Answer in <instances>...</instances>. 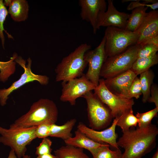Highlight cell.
Returning a JSON list of instances; mask_svg holds the SVG:
<instances>
[{
    "label": "cell",
    "instance_id": "6da1fadb",
    "mask_svg": "<svg viewBox=\"0 0 158 158\" xmlns=\"http://www.w3.org/2000/svg\"><path fill=\"white\" fill-rule=\"evenodd\" d=\"M131 128L123 132L117 141L118 146L124 149L121 158H141L155 147L158 128L151 124L136 129Z\"/></svg>",
    "mask_w": 158,
    "mask_h": 158
},
{
    "label": "cell",
    "instance_id": "7a4b0ae2",
    "mask_svg": "<svg viewBox=\"0 0 158 158\" xmlns=\"http://www.w3.org/2000/svg\"><path fill=\"white\" fill-rule=\"evenodd\" d=\"M58 115V109L53 101L48 99H41L34 103L26 113L11 124L16 127L27 128L37 126L44 123L55 124Z\"/></svg>",
    "mask_w": 158,
    "mask_h": 158
},
{
    "label": "cell",
    "instance_id": "3957f363",
    "mask_svg": "<svg viewBox=\"0 0 158 158\" xmlns=\"http://www.w3.org/2000/svg\"><path fill=\"white\" fill-rule=\"evenodd\" d=\"M91 48L90 44H82L63 57L55 70L56 81L65 82L83 75V71L87 65L85 54Z\"/></svg>",
    "mask_w": 158,
    "mask_h": 158
},
{
    "label": "cell",
    "instance_id": "277c9868",
    "mask_svg": "<svg viewBox=\"0 0 158 158\" xmlns=\"http://www.w3.org/2000/svg\"><path fill=\"white\" fill-rule=\"evenodd\" d=\"M37 127L24 128L11 124L7 129L0 126V142L10 147L18 158H22L25 155L27 146L37 138Z\"/></svg>",
    "mask_w": 158,
    "mask_h": 158
},
{
    "label": "cell",
    "instance_id": "5b68a950",
    "mask_svg": "<svg viewBox=\"0 0 158 158\" xmlns=\"http://www.w3.org/2000/svg\"><path fill=\"white\" fill-rule=\"evenodd\" d=\"M139 34L118 27H107L105 31L104 49L107 58L118 54L136 44Z\"/></svg>",
    "mask_w": 158,
    "mask_h": 158
},
{
    "label": "cell",
    "instance_id": "8992f818",
    "mask_svg": "<svg viewBox=\"0 0 158 158\" xmlns=\"http://www.w3.org/2000/svg\"><path fill=\"white\" fill-rule=\"evenodd\" d=\"M140 47L135 44L118 54L107 57L102 67L100 77L108 79L130 69L137 58Z\"/></svg>",
    "mask_w": 158,
    "mask_h": 158
},
{
    "label": "cell",
    "instance_id": "52a82bcc",
    "mask_svg": "<svg viewBox=\"0 0 158 158\" xmlns=\"http://www.w3.org/2000/svg\"><path fill=\"white\" fill-rule=\"evenodd\" d=\"M82 97L87 102L88 118L91 128L99 130L109 126L113 118L109 108L92 91L87 92Z\"/></svg>",
    "mask_w": 158,
    "mask_h": 158
},
{
    "label": "cell",
    "instance_id": "ba28073f",
    "mask_svg": "<svg viewBox=\"0 0 158 158\" xmlns=\"http://www.w3.org/2000/svg\"><path fill=\"white\" fill-rule=\"evenodd\" d=\"M15 61L23 68L24 72L20 78L9 87L0 90V104L2 106L6 104L8 96L12 92L25 84L36 81L41 85H46L49 82V78L47 75L36 74L32 72L31 69L32 60L30 57L27 60L28 63L26 65V61L20 56H18Z\"/></svg>",
    "mask_w": 158,
    "mask_h": 158
},
{
    "label": "cell",
    "instance_id": "9c48e42d",
    "mask_svg": "<svg viewBox=\"0 0 158 158\" xmlns=\"http://www.w3.org/2000/svg\"><path fill=\"white\" fill-rule=\"evenodd\" d=\"M104 79H100L99 84L94 89V93L100 100L110 109L115 118L126 111L132 109L134 102L133 99L121 97L111 93L104 84Z\"/></svg>",
    "mask_w": 158,
    "mask_h": 158
},
{
    "label": "cell",
    "instance_id": "30bf717a",
    "mask_svg": "<svg viewBox=\"0 0 158 158\" xmlns=\"http://www.w3.org/2000/svg\"><path fill=\"white\" fill-rule=\"evenodd\" d=\"M62 87L60 100L63 102H68L72 106L75 105L78 98L82 97L96 87L86 78L84 74L79 77L62 82Z\"/></svg>",
    "mask_w": 158,
    "mask_h": 158
},
{
    "label": "cell",
    "instance_id": "8fae6325",
    "mask_svg": "<svg viewBox=\"0 0 158 158\" xmlns=\"http://www.w3.org/2000/svg\"><path fill=\"white\" fill-rule=\"evenodd\" d=\"M105 38L104 37L98 46L93 50H89L85 54L88 66L85 75L96 87L99 84L102 67L107 58L105 51Z\"/></svg>",
    "mask_w": 158,
    "mask_h": 158
},
{
    "label": "cell",
    "instance_id": "7c38bea8",
    "mask_svg": "<svg viewBox=\"0 0 158 158\" xmlns=\"http://www.w3.org/2000/svg\"><path fill=\"white\" fill-rule=\"evenodd\" d=\"M108 9L100 12L98 15V30L101 27L113 26L125 29L129 14L118 11L114 6L112 0H108Z\"/></svg>",
    "mask_w": 158,
    "mask_h": 158
},
{
    "label": "cell",
    "instance_id": "4fadbf2b",
    "mask_svg": "<svg viewBox=\"0 0 158 158\" xmlns=\"http://www.w3.org/2000/svg\"><path fill=\"white\" fill-rule=\"evenodd\" d=\"M117 120V117L115 118L111 126L102 131L89 128L81 122L79 123L77 128L91 139L99 142L107 143L115 149H118L117 144L118 135L116 132Z\"/></svg>",
    "mask_w": 158,
    "mask_h": 158
},
{
    "label": "cell",
    "instance_id": "5bb4252c",
    "mask_svg": "<svg viewBox=\"0 0 158 158\" xmlns=\"http://www.w3.org/2000/svg\"><path fill=\"white\" fill-rule=\"evenodd\" d=\"M80 16L83 20L90 23L93 33L95 34L98 30V16L100 12L106 11L107 3L105 0H80Z\"/></svg>",
    "mask_w": 158,
    "mask_h": 158
},
{
    "label": "cell",
    "instance_id": "9a60e30c",
    "mask_svg": "<svg viewBox=\"0 0 158 158\" xmlns=\"http://www.w3.org/2000/svg\"><path fill=\"white\" fill-rule=\"evenodd\" d=\"M137 75L130 69L114 77L104 79L107 89L113 94L128 99V90Z\"/></svg>",
    "mask_w": 158,
    "mask_h": 158
},
{
    "label": "cell",
    "instance_id": "2e32d148",
    "mask_svg": "<svg viewBox=\"0 0 158 158\" xmlns=\"http://www.w3.org/2000/svg\"><path fill=\"white\" fill-rule=\"evenodd\" d=\"M137 30L139 34L136 43L138 45L158 35V11L152 10L147 13L142 23Z\"/></svg>",
    "mask_w": 158,
    "mask_h": 158
},
{
    "label": "cell",
    "instance_id": "e0dca14e",
    "mask_svg": "<svg viewBox=\"0 0 158 158\" xmlns=\"http://www.w3.org/2000/svg\"><path fill=\"white\" fill-rule=\"evenodd\" d=\"M75 133L74 137L64 141L66 145H72L89 151L107 144L99 142L91 139L78 129L75 131Z\"/></svg>",
    "mask_w": 158,
    "mask_h": 158
},
{
    "label": "cell",
    "instance_id": "ac0fdd59",
    "mask_svg": "<svg viewBox=\"0 0 158 158\" xmlns=\"http://www.w3.org/2000/svg\"><path fill=\"white\" fill-rule=\"evenodd\" d=\"M29 5L26 0H13L9 7V13L12 20L16 22L25 21L28 18Z\"/></svg>",
    "mask_w": 158,
    "mask_h": 158
},
{
    "label": "cell",
    "instance_id": "d6986e66",
    "mask_svg": "<svg viewBox=\"0 0 158 158\" xmlns=\"http://www.w3.org/2000/svg\"><path fill=\"white\" fill-rule=\"evenodd\" d=\"M148 8L142 6L132 10L128 15L125 29L132 32L137 31L142 23Z\"/></svg>",
    "mask_w": 158,
    "mask_h": 158
},
{
    "label": "cell",
    "instance_id": "ffe728a7",
    "mask_svg": "<svg viewBox=\"0 0 158 158\" xmlns=\"http://www.w3.org/2000/svg\"><path fill=\"white\" fill-rule=\"evenodd\" d=\"M75 118L67 121L63 124L59 126L55 124L51 125L50 136L59 138L64 141L72 137L71 131L76 122Z\"/></svg>",
    "mask_w": 158,
    "mask_h": 158
},
{
    "label": "cell",
    "instance_id": "44dd1931",
    "mask_svg": "<svg viewBox=\"0 0 158 158\" xmlns=\"http://www.w3.org/2000/svg\"><path fill=\"white\" fill-rule=\"evenodd\" d=\"M158 63V55L157 53L148 57L137 58L130 69L137 76Z\"/></svg>",
    "mask_w": 158,
    "mask_h": 158
},
{
    "label": "cell",
    "instance_id": "7402d4cb",
    "mask_svg": "<svg viewBox=\"0 0 158 158\" xmlns=\"http://www.w3.org/2000/svg\"><path fill=\"white\" fill-rule=\"evenodd\" d=\"M54 152L57 158H90L83 149L71 145L62 146Z\"/></svg>",
    "mask_w": 158,
    "mask_h": 158
},
{
    "label": "cell",
    "instance_id": "603a6c76",
    "mask_svg": "<svg viewBox=\"0 0 158 158\" xmlns=\"http://www.w3.org/2000/svg\"><path fill=\"white\" fill-rule=\"evenodd\" d=\"M154 77V72L150 69L140 74L139 79L142 95V101L144 103L147 102L150 97V88L153 84Z\"/></svg>",
    "mask_w": 158,
    "mask_h": 158
},
{
    "label": "cell",
    "instance_id": "cb8c5ba5",
    "mask_svg": "<svg viewBox=\"0 0 158 158\" xmlns=\"http://www.w3.org/2000/svg\"><path fill=\"white\" fill-rule=\"evenodd\" d=\"M116 117L117 119L116 126L120 127L122 132L138 125V120L134 115L132 109L126 111Z\"/></svg>",
    "mask_w": 158,
    "mask_h": 158
},
{
    "label": "cell",
    "instance_id": "d4e9b609",
    "mask_svg": "<svg viewBox=\"0 0 158 158\" xmlns=\"http://www.w3.org/2000/svg\"><path fill=\"white\" fill-rule=\"evenodd\" d=\"M108 144L89 151L93 158H121L122 153L118 149L111 150Z\"/></svg>",
    "mask_w": 158,
    "mask_h": 158
},
{
    "label": "cell",
    "instance_id": "484cf974",
    "mask_svg": "<svg viewBox=\"0 0 158 158\" xmlns=\"http://www.w3.org/2000/svg\"><path fill=\"white\" fill-rule=\"evenodd\" d=\"M18 56L16 53H14L9 61L6 62L0 61V81L5 82L11 75L14 73L16 65L15 59Z\"/></svg>",
    "mask_w": 158,
    "mask_h": 158
},
{
    "label": "cell",
    "instance_id": "4316f807",
    "mask_svg": "<svg viewBox=\"0 0 158 158\" xmlns=\"http://www.w3.org/2000/svg\"><path fill=\"white\" fill-rule=\"evenodd\" d=\"M158 112V108L156 107L146 112H137L135 116L138 120V127L146 126L151 124L152 120L157 116Z\"/></svg>",
    "mask_w": 158,
    "mask_h": 158
},
{
    "label": "cell",
    "instance_id": "83f0119b",
    "mask_svg": "<svg viewBox=\"0 0 158 158\" xmlns=\"http://www.w3.org/2000/svg\"><path fill=\"white\" fill-rule=\"evenodd\" d=\"M8 14V10L4 6L3 0H0V39L3 48H4L5 38L4 31V23Z\"/></svg>",
    "mask_w": 158,
    "mask_h": 158
},
{
    "label": "cell",
    "instance_id": "f1b7e54d",
    "mask_svg": "<svg viewBox=\"0 0 158 158\" xmlns=\"http://www.w3.org/2000/svg\"><path fill=\"white\" fill-rule=\"evenodd\" d=\"M141 95L142 92L140 79L137 76L133 80L129 88L128 99L135 98L138 99Z\"/></svg>",
    "mask_w": 158,
    "mask_h": 158
},
{
    "label": "cell",
    "instance_id": "f546056e",
    "mask_svg": "<svg viewBox=\"0 0 158 158\" xmlns=\"http://www.w3.org/2000/svg\"><path fill=\"white\" fill-rule=\"evenodd\" d=\"M158 46L152 44L141 45L137 54V58L148 57L157 54Z\"/></svg>",
    "mask_w": 158,
    "mask_h": 158
},
{
    "label": "cell",
    "instance_id": "4dcf8cb0",
    "mask_svg": "<svg viewBox=\"0 0 158 158\" xmlns=\"http://www.w3.org/2000/svg\"><path fill=\"white\" fill-rule=\"evenodd\" d=\"M52 142L47 138L43 139L39 145L36 147L35 154L37 155L47 154H51L52 149Z\"/></svg>",
    "mask_w": 158,
    "mask_h": 158
},
{
    "label": "cell",
    "instance_id": "1f68e13d",
    "mask_svg": "<svg viewBox=\"0 0 158 158\" xmlns=\"http://www.w3.org/2000/svg\"><path fill=\"white\" fill-rule=\"evenodd\" d=\"M51 124L44 123L37 126L35 130L37 138H44L50 136Z\"/></svg>",
    "mask_w": 158,
    "mask_h": 158
},
{
    "label": "cell",
    "instance_id": "d6a6232c",
    "mask_svg": "<svg viewBox=\"0 0 158 158\" xmlns=\"http://www.w3.org/2000/svg\"><path fill=\"white\" fill-rule=\"evenodd\" d=\"M132 1L127 7V9L128 10H133L138 7L144 6L148 7H150L152 10H156L158 8V2L152 4H145L143 2L140 3V0H132Z\"/></svg>",
    "mask_w": 158,
    "mask_h": 158
},
{
    "label": "cell",
    "instance_id": "836d02e7",
    "mask_svg": "<svg viewBox=\"0 0 158 158\" xmlns=\"http://www.w3.org/2000/svg\"><path fill=\"white\" fill-rule=\"evenodd\" d=\"M154 103L156 107L158 108V87L157 84H153L150 89V95L147 101Z\"/></svg>",
    "mask_w": 158,
    "mask_h": 158
},
{
    "label": "cell",
    "instance_id": "e575fe53",
    "mask_svg": "<svg viewBox=\"0 0 158 158\" xmlns=\"http://www.w3.org/2000/svg\"><path fill=\"white\" fill-rule=\"evenodd\" d=\"M147 44H152L158 46V35L150 38L140 45H142Z\"/></svg>",
    "mask_w": 158,
    "mask_h": 158
},
{
    "label": "cell",
    "instance_id": "d590c367",
    "mask_svg": "<svg viewBox=\"0 0 158 158\" xmlns=\"http://www.w3.org/2000/svg\"><path fill=\"white\" fill-rule=\"evenodd\" d=\"M30 157L28 155H25L22 158H30ZM7 158H18L16 155L14 151L11 150Z\"/></svg>",
    "mask_w": 158,
    "mask_h": 158
},
{
    "label": "cell",
    "instance_id": "8d00e7d4",
    "mask_svg": "<svg viewBox=\"0 0 158 158\" xmlns=\"http://www.w3.org/2000/svg\"><path fill=\"white\" fill-rule=\"evenodd\" d=\"M36 158H57L55 155L51 154H45L38 155Z\"/></svg>",
    "mask_w": 158,
    "mask_h": 158
},
{
    "label": "cell",
    "instance_id": "74e56055",
    "mask_svg": "<svg viewBox=\"0 0 158 158\" xmlns=\"http://www.w3.org/2000/svg\"><path fill=\"white\" fill-rule=\"evenodd\" d=\"M13 0H5L3 1L4 5L5 6H9L11 4Z\"/></svg>",
    "mask_w": 158,
    "mask_h": 158
},
{
    "label": "cell",
    "instance_id": "f35d334b",
    "mask_svg": "<svg viewBox=\"0 0 158 158\" xmlns=\"http://www.w3.org/2000/svg\"><path fill=\"white\" fill-rule=\"evenodd\" d=\"M152 158H158V150H157V151L154 154L152 157Z\"/></svg>",
    "mask_w": 158,
    "mask_h": 158
}]
</instances>
